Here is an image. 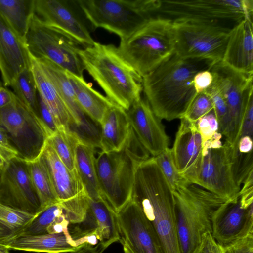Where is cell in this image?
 I'll return each instance as SVG.
<instances>
[{"label": "cell", "mask_w": 253, "mask_h": 253, "mask_svg": "<svg viewBox=\"0 0 253 253\" xmlns=\"http://www.w3.org/2000/svg\"><path fill=\"white\" fill-rule=\"evenodd\" d=\"M0 203L33 214L41 211L28 162L19 157L9 160L0 169Z\"/></svg>", "instance_id": "cell-14"}, {"label": "cell", "mask_w": 253, "mask_h": 253, "mask_svg": "<svg viewBox=\"0 0 253 253\" xmlns=\"http://www.w3.org/2000/svg\"><path fill=\"white\" fill-rule=\"evenodd\" d=\"M232 169L234 181L240 187L253 169V153H241L239 152L232 157Z\"/></svg>", "instance_id": "cell-38"}, {"label": "cell", "mask_w": 253, "mask_h": 253, "mask_svg": "<svg viewBox=\"0 0 253 253\" xmlns=\"http://www.w3.org/2000/svg\"><path fill=\"white\" fill-rule=\"evenodd\" d=\"M180 119L171 148L172 157L179 174L186 181L194 183L203 159V140L196 123L184 117Z\"/></svg>", "instance_id": "cell-17"}, {"label": "cell", "mask_w": 253, "mask_h": 253, "mask_svg": "<svg viewBox=\"0 0 253 253\" xmlns=\"http://www.w3.org/2000/svg\"><path fill=\"white\" fill-rule=\"evenodd\" d=\"M81 138L71 130L60 129L48 139L59 158L71 171L75 166V150Z\"/></svg>", "instance_id": "cell-33"}, {"label": "cell", "mask_w": 253, "mask_h": 253, "mask_svg": "<svg viewBox=\"0 0 253 253\" xmlns=\"http://www.w3.org/2000/svg\"><path fill=\"white\" fill-rule=\"evenodd\" d=\"M102 252L98 245H92L88 244L73 253H102Z\"/></svg>", "instance_id": "cell-48"}, {"label": "cell", "mask_w": 253, "mask_h": 253, "mask_svg": "<svg viewBox=\"0 0 253 253\" xmlns=\"http://www.w3.org/2000/svg\"><path fill=\"white\" fill-rule=\"evenodd\" d=\"M42 154L59 201L72 199L84 191L77 170L71 171L65 166L48 140Z\"/></svg>", "instance_id": "cell-25"}, {"label": "cell", "mask_w": 253, "mask_h": 253, "mask_svg": "<svg viewBox=\"0 0 253 253\" xmlns=\"http://www.w3.org/2000/svg\"><path fill=\"white\" fill-rule=\"evenodd\" d=\"M95 28L104 29L125 40L157 15L159 0H77Z\"/></svg>", "instance_id": "cell-7"}, {"label": "cell", "mask_w": 253, "mask_h": 253, "mask_svg": "<svg viewBox=\"0 0 253 253\" xmlns=\"http://www.w3.org/2000/svg\"><path fill=\"white\" fill-rule=\"evenodd\" d=\"M253 188L244 185L213 213L211 235L219 245L224 247L253 234Z\"/></svg>", "instance_id": "cell-13"}, {"label": "cell", "mask_w": 253, "mask_h": 253, "mask_svg": "<svg viewBox=\"0 0 253 253\" xmlns=\"http://www.w3.org/2000/svg\"><path fill=\"white\" fill-rule=\"evenodd\" d=\"M63 213L60 201L48 206L37 214L19 236L47 234L48 227Z\"/></svg>", "instance_id": "cell-35"}, {"label": "cell", "mask_w": 253, "mask_h": 253, "mask_svg": "<svg viewBox=\"0 0 253 253\" xmlns=\"http://www.w3.org/2000/svg\"><path fill=\"white\" fill-rule=\"evenodd\" d=\"M222 248L224 253H253V234Z\"/></svg>", "instance_id": "cell-41"}, {"label": "cell", "mask_w": 253, "mask_h": 253, "mask_svg": "<svg viewBox=\"0 0 253 253\" xmlns=\"http://www.w3.org/2000/svg\"><path fill=\"white\" fill-rule=\"evenodd\" d=\"M157 13L172 17L219 24L253 19V0H160Z\"/></svg>", "instance_id": "cell-12"}, {"label": "cell", "mask_w": 253, "mask_h": 253, "mask_svg": "<svg viewBox=\"0 0 253 253\" xmlns=\"http://www.w3.org/2000/svg\"><path fill=\"white\" fill-rule=\"evenodd\" d=\"M116 214L124 253H164L154 229L132 200Z\"/></svg>", "instance_id": "cell-16"}, {"label": "cell", "mask_w": 253, "mask_h": 253, "mask_svg": "<svg viewBox=\"0 0 253 253\" xmlns=\"http://www.w3.org/2000/svg\"><path fill=\"white\" fill-rule=\"evenodd\" d=\"M126 111L133 132L150 155L155 157L168 147L165 127L147 100L141 97Z\"/></svg>", "instance_id": "cell-19"}, {"label": "cell", "mask_w": 253, "mask_h": 253, "mask_svg": "<svg viewBox=\"0 0 253 253\" xmlns=\"http://www.w3.org/2000/svg\"><path fill=\"white\" fill-rule=\"evenodd\" d=\"M100 125L98 147L103 152L122 149L133 132L126 110L116 104L108 109Z\"/></svg>", "instance_id": "cell-24"}, {"label": "cell", "mask_w": 253, "mask_h": 253, "mask_svg": "<svg viewBox=\"0 0 253 253\" xmlns=\"http://www.w3.org/2000/svg\"><path fill=\"white\" fill-rule=\"evenodd\" d=\"M99 243L95 235L78 239L72 237L69 230L63 232L34 236H20L4 244L9 250L37 253H65L75 252L88 244Z\"/></svg>", "instance_id": "cell-21"}, {"label": "cell", "mask_w": 253, "mask_h": 253, "mask_svg": "<svg viewBox=\"0 0 253 253\" xmlns=\"http://www.w3.org/2000/svg\"><path fill=\"white\" fill-rule=\"evenodd\" d=\"M201 167L194 184L221 197L231 199L240 191L232 169V150L225 142L219 147H203Z\"/></svg>", "instance_id": "cell-15"}, {"label": "cell", "mask_w": 253, "mask_h": 253, "mask_svg": "<svg viewBox=\"0 0 253 253\" xmlns=\"http://www.w3.org/2000/svg\"><path fill=\"white\" fill-rule=\"evenodd\" d=\"M30 57L39 94L52 114L59 129L72 130L74 122L64 102L39 63L31 55Z\"/></svg>", "instance_id": "cell-26"}, {"label": "cell", "mask_w": 253, "mask_h": 253, "mask_svg": "<svg viewBox=\"0 0 253 253\" xmlns=\"http://www.w3.org/2000/svg\"><path fill=\"white\" fill-rule=\"evenodd\" d=\"M34 12L45 25L71 38L84 48L94 44L86 27L63 1L34 0Z\"/></svg>", "instance_id": "cell-20"}, {"label": "cell", "mask_w": 253, "mask_h": 253, "mask_svg": "<svg viewBox=\"0 0 253 253\" xmlns=\"http://www.w3.org/2000/svg\"><path fill=\"white\" fill-rule=\"evenodd\" d=\"M213 76L210 69L204 70L197 73L193 78V84L197 93L205 91L212 84Z\"/></svg>", "instance_id": "cell-44"}, {"label": "cell", "mask_w": 253, "mask_h": 253, "mask_svg": "<svg viewBox=\"0 0 253 253\" xmlns=\"http://www.w3.org/2000/svg\"><path fill=\"white\" fill-rule=\"evenodd\" d=\"M196 124L201 136L203 144L219 132V123L213 109L200 118Z\"/></svg>", "instance_id": "cell-40"}, {"label": "cell", "mask_w": 253, "mask_h": 253, "mask_svg": "<svg viewBox=\"0 0 253 253\" xmlns=\"http://www.w3.org/2000/svg\"><path fill=\"white\" fill-rule=\"evenodd\" d=\"M131 200L139 207L154 229L164 253H181L173 191L154 157L137 166Z\"/></svg>", "instance_id": "cell-2"}, {"label": "cell", "mask_w": 253, "mask_h": 253, "mask_svg": "<svg viewBox=\"0 0 253 253\" xmlns=\"http://www.w3.org/2000/svg\"><path fill=\"white\" fill-rule=\"evenodd\" d=\"M203 253H224L222 248L218 245V249L213 247H208L204 250Z\"/></svg>", "instance_id": "cell-49"}, {"label": "cell", "mask_w": 253, "mask_h": 253, "mask_svg": "<svg viewBox=\"0 0 253 253\" xmlns=\"http://www.w3.org/2000/svg\"><path fill=\"white\" fill-rule=\"evenodd\" d=\"M154 158L171 190L174 191L185 180L179 174L176 169L171 149L168 147Z\"/></svg>", "instance_id": "cell-37"}, {"label": "cell", "mask_w": 253, "mask_h": 253, "mask_svg": "<svg viewBox=\"0 0 253 253\" xmlns=\"http://www.w3.org/2000/svg\"><path fill=\"white\" fill-rule=\"evenodd\" d=\"M10 86L16 96L40 118L38 90L31 67L20 73Z\"/></svg>", "instance_id": "cell-34"}, {"label": "cell", "mask_w": 253, "mask_h": 253, "mask_svg": "<svg viewBox=\"0 0 253 253\" xmlns=\"http://www.w3.org/2000/svg\"><path fill=\"white\" fill-rule=\"evenodd\" d=\"M95 148L91 143L82 139L75 150L76 169L85 193L92 199L102 196L96 169Z\"/></svg>", "instance_id": "cell-29"}, {"label": "cell", "mask_w": 253, "mask_h": 253, "mask_svg": "<svg viewBox=\"0 0 253 253\" xmlns=\"http://www.w3.org/2000/svg\"><path fill=\"white\" fill-rule=\"evenodd\" d=\"M7 162L0 151V169H2L5 166Z\"/></svg>", "instance_id": "cell-50"}, {"label": "cell", "mask_w": 253, "mask_h": 253, "mask_svg": "<svg viewBox=\"0 0 253 253\" xmlns=\"http://www.w3.org/2000/svg\"><path fill=\"white\" fill-rule=\"evenodd\" d=\"M213 109L210 97L204 91L197 94L183 117L196 123L200 118Z\"/></svg>", "instance_id": "cell-39"}, {"label": "cell", "mask_w": 253, "mask_h": 253, "mask_svg": "<svg viewBox=\"0 0 253 253\" xmlns=\"http://www.w3.org/2000/svg\"><path fill=\"white\" fill-rule=\"evenodd\" d=\"M37 214L15 209L0 203V244L4 245L19 236Z\"/></svg>", "instance_id": "cell-32"}, {"label": "cell", "mask_w": 253, "mask_h": 253, "mask_svg": "<svg viewBox=\"0 0 253 253\" xmlns=\"http://www.w3.org/2000/svg\"><path fill=\"white\" fill-rule=\"evenodd\" d=\"M0 124L18 157L27 162L42 155L50 136L42 119L16 96L0 109Z\"/></svg>", "instance_id": "cell-9"}, {"label": "cell", "mask_w": 253, "mask_h": 253, "mask_svg": "<svg viewBox=\"0 0 253 253\" xmlns=\"http://www.w3.org/2000/svg\"><path fill=\"white\" fill-rule=\"evenodd\" d=\"M28 165L31 179L40 201L41 211L59 202L42 154L36 160L28 162Z\"/></svg>", "instance_id": "cell-31"}, {"label": "cell", "mask_w": 253, "mask_h": 253, "mask_svg": "<svg viewBox=\"0 0 253 253\" xmlns=\"http://www.w3.org/2000/svg\"><path fill=\"white\" fill-rule=\"evenodd\" d=\"M65 72L80 107L85 115L100 125L108 109L115 104L93 88L83 77Z\"/></svg>", "instance_id": "cell-28"}, {"label": "cell", "mask_w": 253, "mask_h": 253, "mask_svg": "<svg viewBox=\"0 0 253 253\" xmlns=\"http://www.w3.org/2000/svg\"><path fill=\"white\" fill-rule=\"evenodd\" d=\"M40 118L50 133V135L56 132L59 127L51 111L38 92Z\"/></svg>", "instance_id": "cell-43"}, {"label": "cell", "mask_w": 253, "mask_h": 253, "mask_svg": "<svg viewBox=\"0 0 253 253\" xmlns=\"http://www.w3.org/2000/svg\"><path fill=\"white\" fill-rule=\"evenodd\" d=\"M118 49L143 77L174 52L172 20L155 16L130 37L120 40Z\"/></svg>", "instance_id": "cell-6"}, {"label": "cell", "mask_w": 253, "mask_h": 253, "mask_svg": "<svg viewBox=\"0 0 253 253\" xmlns=\"http://www.w3.org/2000/svg\"><path fill=\"white\" fill-rule=\"evenodd\" d=\"M34 13V0H0V14L25 43L30 19Z\"/></svg>", "instance_id": "cell-30"}, {"label": "cell", "mask_w": 253, "mask_h": 253, "mask_svg": "<svg viewBox=\"0 0 253 253\" xmlns=\"http://www.w3.org/2000/svg\"><path fill=\"white\" fill-rule=\"evenodd\" d=\"M193 253H202L200 245L196 248Z\"/></svg>", "instance_id": "cell-52"}, {"label": "cell", "mask_w": 253, "mask_h": 253, "mask_svg": "<svg viewBox=\"0 0 253 253\" xmlns=\"http://www.w3.org/2000/svg\"><path fill=\"white\" fill-rule=\"evenodd\" d=\"M253 134V92L249 96L245 109L239 139L248 136L252 138Z\"/></svg>", "instance_id": "cell-42"}, {"label": "cell", "mask_w": 253, "mask_h": 253, "mask_svg": "<svg viewBox=\"0 0 253 253\" xmlns=\"http://www.w3.org/2000/svg\"><path fill=\"white\" fill-rule=\"evenodd\" d=\"M150 157L133 131L122 149L108 152L101 151L96 157L101 194L116 213L131 200L137 166Z\"/></svg>", "instance_id": "cell-5"}, {"label": "cell", "mask_w": 253, "mask_h": 253, "mask_svg": "<svg viewBox=\"0 0 253 253\" xmlns=\"http://www.w3.org/2000/svg\"><path fill=\"white\" fill-rule=\"evenodd\" d=\"M86 70L106 97L125 110L141 98L142 77L123 57L118 47L95 41L79 51Z\"/></svg>", "instance_id": "cell-3"}, {"label": "cell", "mask_w": 253, "mask_h": 253, "mask_svg": "<svg viewBox=\"0 0 253 253\" xmlns=\"http://www.w3.org/2000/svg\"><path fill=\"white\" fill-rule=\"evenodd\" d=\"M16 95L5 86H0V109L13 100Z\"/></svg>", "instance_id": "cell-46"}, {"label": "cell", "mask_w": 253, "mask_h": 253, "mask_svg": "<svg viewBox=\"0 0 253 253\" xmlns=\"http://www.w3.org/2000/svg\"><path fill=\"white\" fill-rule=\"evenodd\" d=\"M0 151L8 162L14 157H18L16 149L11 144L5 129L0 124Z\"/></svg>", "instance_id": "cell-45"}, {"label": "cell", "mask_w": 253, "mask_h": 253, "mask_svg": "<svg viewBox=\"0 0 253 253\" xmlns=\"http://www.w3.org/2000/svg\"><path fill=\"white\" fill-rule=\"evenodd\" d=\"M60 202L70 223L80 224L85 220L88 208V196L85 191L72 199Z\"/></svg>", "instance_id": "cell-36"}, {"label": "cell", "mask_w": 253, "mask_h": 253, "mask_svg": "<svg viewBox=\"0 0 253 253\" xmlns=\"http://www.w3.org/2000/svg\"><path fill=\"white\" fill-rule=\"evenodd\" d=\"M35 59L56 88L68 108L74 122L72 131L83 140L91 143L96 142L99 133H98L95 126L87 120L85 114L80 107L65 70L47 59Z\"/></svg>", "instance_id": "cell-18"}, {"label": "cell", "mask_w": 253, "mask_h": 253, "mask_svg": "<svg viewBox=\"0 0 253 253\" xmlns=\"http://www.w3.org/2000/svg\"><path fill=\"white\" fill-rule=\"evenodd\" d=\"M214 64L199 59H186L174 52L142 77L143 90L155 115L161 120L183 117L197 93L193 78Z\"/></svg>", "instance_id": "cell-1"}, {"label": "cell", "mask_w": 253, "mask_h": 253, "mask_svg": "<svg viewBox=\"0 0 253 253\" xmlns=\"http://www.w3.org/2000/svg\"><path fill=\"white\" fill-rule=\"evenodd\" d=\"M88 203L87 213L94 222L98 245L103 252L119 240L117 214L102 196L96 199L88 197Z\"/></svg>", "instance_id": "cell-27"}, {"label": "cell", "mask_w": 253, "mask_h": 253, "mask_svg": "<svg viewBox=\"0 0 253 253\" xmlns=\"http://www.w3.org/2000/svg\"><path fill=\"white\" fill-rule=\"evenodd\" d=\"M178 242L181 253H193L207 233L212 217L227 199L186 180L173 191Z\"/></svg>", "instance_id": "cell-4"}, {"label": "cell", "mask_w": 253, "mask_h": 253, "mask_svg": "<svg viewBox=\"0 0 253 253\" xmlns=\"http://www.w3.org/2000/svg\"><path fill=\"white\" fill-rule=\"evenodd\" d=\"M237 149L239 153H248L252 152V138L245 136L241 137L238 142Z\"/></svg>", "instance_id": "cell-47"}, {"label": "cell", "mask_w": 253, "mask_h": 253, "mask_svg": "<svg viewBox=\"0 0 253 253\" xmlns=\"http://www.w3.org/2000/svg\"><path fill=\"white\" fill-rule=\"evenodd\" d=\"M31 66L26 43L0 14V71L4 86H10L19 74Z\"/></svg>", "instance_id": "cell-22"}, {"label": "cell", "mask_w": 253, "mask_h": 253, "mask_svg": "<svg viewBox=\"0 0 253 253\" xmlns=\"http://www.w3.org/2000/svg\"><path fill=\"white\" fill-rule=\"evenodd\" d=\"M222 61L238 71L253 74V19H245L231 28Z\"/></svg>", "instance_id": "cell-23"}, {"label": "cell", "mask_w": 253, "mask_h": 253, "mask_svg": "<svg viewBox=\"0 0 253 253\" xmlns=\"http://www.w3.org/2000/svg\"><path fill=\"white\" fill-rule=\"evenodd\" d=\"M174 52L186 59L222 60L231 28L219 24L176 19L172 20Z\"/></svg>", "instance_id": "cell-10"}, {"label": "cell", "mask_w": 253, "mask_h": 253, "mask_svg": "<svg viewBox=\"0 0 253 253\" xmlns=\"http://www.w3.org/2000/svg\"><path fill=\"white\" fill-rule=\"evenodd\" d=\"M9 251L5 246L0 244V253H10Z\"/></svg>", "instance_id": "cell-51"}, {"label": "cell", "mask_w": 253, "mask_h": 253, "mask_svg": "<svg viewBox=\"0 0 253 253\" xmlns=\"http://www.w3.org/2000/svg\"><path fill=\"white\" fill-rule=\"evenodd\" d=\"M26 44L33 57L47 59L64 70L83 77L84 68L79 54L81 45L45 25L35 13L30 19Z\"/></svg>", "instance_id": "cell-11"}, {"label": "cell", "mask_w": 253, "mask_h": 253, "mask_svg": "<svg viewBox=\"0 0 253 253\" xmlns=\"http://www.w3.org/2000/svg\"><path fill=\"white\" fill-rule=\"evenodd\" d=\"M2 84H1V82L0 81V86H2Z\"/></svg>", "instance_id": "cell-53"}, {"label": "cell", "mask_w": 253, "mask_h": 253, "mask_svg": "<svg viewBox=\"0 0 253 253\" xmlns=\"http://www.w3.org/2000/svg\"><path fill=\"white\" fill-rule=\"evenodd\" d=\"M212 84L224 99L227 107L226 118L219 127V132L226 142L236 147L239 139L246 104L253 92V74H246L230 67L222 61L210 68Z\"/></svg>", "instance_id": "cell-8"}]
</instances>
